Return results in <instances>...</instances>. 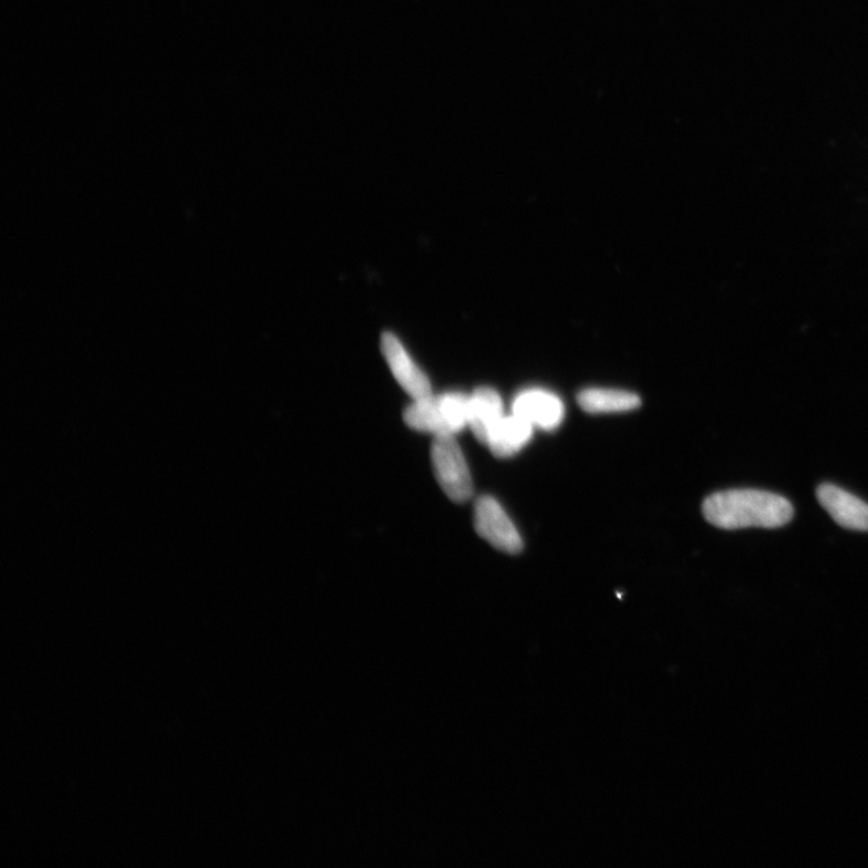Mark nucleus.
<instances>
[{"label": "nucleus", "mask_w": 868, "mask_h": 868, "mask_svg": "<svg viewBox=\"0 0 868 868\" xmlns=\"http://www.w3.org/2000/svg\"><path fill=\"white\" fill-rule=\"evenodd\" d=\"M702 512L705 520L724 530L777 528L794 518L789 499L753 488L715 493L704 499Z\"/></svg>", "instance_id": "f257e3e1"}, {"label": "nucleus", "mask_w": 868, "mask_h": 868, "mask_svg": "<svg viewBox=\"0 0 868 868\" xmlns=\"http://www.w3.org/2000/svg\"><path fill=\"white\" fill-rule=\"evenodd\" d=\"M580 409L590 414L622 413L639 409L636 393L610 389H588L578 395Z\"/></svg>", "instance_id": "9d476101"}, {"label": "nucleus", "mask_w": 868, "mask_h": 868, "mask_svg": "<svg viewBox=\"0 0 868 868\" xmlns=\"http://www.w3.org/2000/svg\"><path fill=\"white\" fill-rule=\"evenodd\" d=\"M504 417V402L495 390L482 388L469 396L468 427L482 444H487L493 431Z\"/></svg>", "instance_id": "6e6552de"}, {"label": "nucleus", "mask_w": 868, "mask_h": 868, "mask_svg": "<svg viewBox=\"0 0 868 868\" xmlns=\"http://www.w3.org/2000/svg\"><path fill=\"white\" fill-rule=\"evenodd\" d=\"M513 414L518 415L534 427L545 431L558 428L565 417V405L554 393L530 389L519 393L513 402Z\"/></svg>", "instance_id": "423d86ee"}, {"label": "nucleus", "mask_w": 868, "mask_h": 868, "mask_svg": "<svg viewBox=\"0 0 868 868\" xmlns=\"http://www.w3.org/2000/svg\"><path fill=\"white\" fill-rule=\"evenodd\" d=\"M817 498L839 526L854 531H868V505L862 499L833 484L819 485Z\"/></svg>", "instance_id": "0eeeda50"}, {"label": "nucleus", "mask_w": 868, "mask_h": 868, "mask_svg": "<svg viewBox=\"0 0 868 868\" xmlns=\"http://www.w3.org/2000/svg\"><path fill=\"white\" fill-rule=\"evenodd\" d=\"M474 525L478 535L496 549L507 554H518L523 550V539L518 528L495 498L484 496L477 500Z\"/></svg>", "instance_id": "20e7f679"}, {"label": "nucleus", "mask_w": 868, "mask_h": 868, "mask_svg": "<svg viewBox=\"0 0 868 868\" xmlns=\"http://www.w3.org/2000/svg\"><path fill=\"white\" fill-rule=\"evenodd\" d=\"M469 396L461 392L444 393L414 401L404 412V422L417 432L434 437L455 436L468 427Z\"/></svg>", "instance_id": "f03ea898"}, {"label": "nucleus", "mask_w": 868, "mask_h": 868, "mask_svg": "<svg viewBox=\"0 0 868 868\" xmlns=\"http://www.w3.org/2000/svg\"><path fill=\"white\" fill-rule=\"evenodd\" d=\"M431 458L442 490L456 504H465L473 495V483L466 458L454 436L434 437Z\"/></svg>", "instance_id": "7ed1b4c3"}, {"label": "nucleus", "mask_w": 868, "mask_h": 868, "mask_svg": "<svg viewBox=\"0 0 868 868\" xmlns=\"http://www.w3.org/2000/svg\"><path fill=\"white\" fill-rule=\"evenodd\" d=\"M382 351L393 376L414 401L433 395L428 378L417 368L395 334H383Z\"/></svg>", "instance_id": "39448f33"}, {"label": "nucleus", "mask_w": 868, "mask_h": 868, "mask_svg": "<svg viewBox=\"0 0 868 868\" xmlns=\"http://www.w3.org/2000/svg\"><path fill=\"white\" fill-rule=\"evenodd\" d=\"M534 430L535 427L525 418L513 413L505 415L493 431L486 446L496 457H512L533 440Z\"/></svg>", "instance_id": "1a4fd4ad"}]
</instances>
